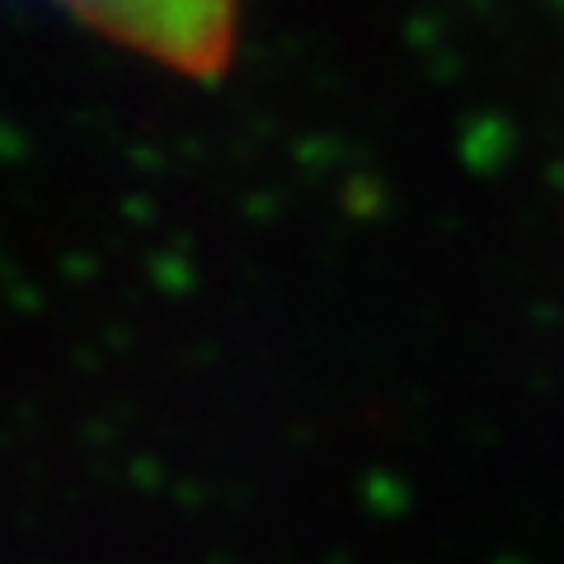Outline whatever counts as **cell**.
I'll use <instances>...</instances> for the list:
<instances>
[{"label": "cell", "mask_w": 564, "mask_h": 564, "mask_svg": "<svg viewBox=\"0 0 564 564\" xmlns=\"http://www.w3.org/2000/svg\"><path fill=\"white\" fill-rule=\"evenodd\" d=\"M104 43L188 80H217L240 47V0H47Z\"/></svg>", "instance_id": "1"}]
</instances>
